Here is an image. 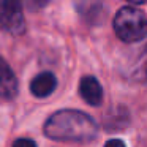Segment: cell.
Instances as JSON below:
<instances>
[{"instance_id":"obj_1","label":"cell","mask_w":147,"mask_h":147,"mask_svg":"<svg viewBox=\"0 0 147 147\" xmlns=\"http://www.w3.org/2000/svg\"><path fill=\"white\" fill-rule=\"evenodd\" d=\"M43 133L54 141L87 142L98 136V123L82 111L62 109L45 122Z\"/></svg>"},{"instance_id":"obj_2","label":"cell","mask_w":147,"mask_h":147,"mask_svg":"<svg viewBox=\"0 0 147 147\" xmlns=\"http://www.w3.org/2000/svg\"><path fill=\"white\" fill-rule=\"evenodd\" d=\"M114 32L123 43H138L147 38V16L139 8L127 5L115 13Z\"/></svg>"},{"instance_id":"obj_3","label":"cell","mask_w":147,"mask_h":147,"mask_svg":"<svg viewBox=\"0 0 147 147\" xmlns=\"http://www.w3.org/2000/svg\"><path fill=\"white\" fill-rule=\"evenodd\" d=\"M22 0H0V29L11 35H21L26 30Z\"/></svg>"},{"instance_id":"obj_4","label":"cell","mask_w":147,"mask_h":147,"mask_svg":"<svg viewBox=\"0 0 147 147\" xmlns=\"http://www.w3.org/2000/svg\"><path fill=\"white\" fill-rule=\"evenodd\" d=\"M18 78L8 62L3 57H0V98L13 100L18 95Z\"/></svg>"},{"instance_id":"obj_5","label":"cell","mask_w":147,"mask_h":147,"mask_svg":"<svg viewBox=\"0 0 147 147\" xmlns=\"http://www.w3.org/2000/svg\"><path fill=\"white\" fill-rule=\"evenodd\" d=\"M79 95L90 106H100L103 103V87L95 76H84L79 82Z\"/></svg>"},{"instance_id":"obj_6","label":"cell","mask_w":147,"mask_h":147,"mask_svg":"<svg viewBox=\"0 0 147 147\" xmlns=\"http://www.w3.org/2000/svg\"><path fill=\"white\" fill-rule=\"evenodd\" d=\"M57 87V79H55L54 73L51 71H43V73L36 74L30 82V92L38 98H46V96L52 95V92Z\"/></svg>"},{"instance_id":"obj_7","label":"cell","mask_w":147,"mask_h":147,"mask_svg":"<svg viewBox=\"0 0 147 147\" xmlns=\"http://www.w3.org/2000/svg\"><path fill=\"white\" fill-rule=\"evenodd\" d=\"M131 79L138 81V82L147 81V45L144 46L139 57L134 62L133 70H131Z\"/></svg>"},{"instance_id":"obj_8","label":"cell","mask_w":147,"mask_h":147,"mask_svg":"<svg viewBox=\"0 0 147 147\" xmlns=\"http://www.w3.org/2000/svg\"><path fill=\"white\" fill-rule=\"evenodd\" d=\"M13 147H36V142L29 138H19L13 142Z\"/></svg>"},{"instance_id":"obj_9","label":"cell","mask_w":147,"mask_h":147,"mask_svg":"<svg viewBox=\"0 0 147 147\" xmlns=\"http://www.w3.org/2000/svg\"><path fill=\"white\" fill-rule=\"evenodd\" d=\"M48 2L49 0H29V8H32V10H38V8L45 7Z\"/></svg>"},{"instance_id":"obj_10","label":"cell","mask_w":147,"mask_h":147,"mask_svg":"<svg viewBox=\"0 0 147 147\" xmlns=\"http://www.w3.org/2000/svg\"><path fill=\"white\" fill-rule=\"evenodd\" d=\"M105 147H127V146H125V142L122 139H109L105 144Z\"/></svg>"},{"instance_id":"obj_11","label":"cell","mask_w":147,"mask_h":147,"mask_svg":"<svg viewBox=\"0 0 147 147\" xmlns=\"http://www.w3.org/2000/svg\"><path fill=\"white\" fill-rule=\"evenodd\" d=\"M127 2H130V3H146L147 0H127Z\"/></svg>"}]
</instances>
